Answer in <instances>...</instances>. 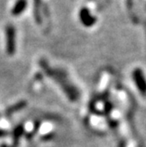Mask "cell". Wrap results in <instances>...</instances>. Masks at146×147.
<instances>
[{"instance_id": "6da1fadb", "label": "cell", "mask_w": 146, "mask_h": 147, "mask_svg": "<svg viewBox=\"0 0 146 147\" xmlns=\"http://www.w3.org/2000/svg\"><path fill=\"white\" fill-rule=\"evenodd\" d=\"M16 32L15 28H13V26H7L5 29V36H6V51L9 55H13L15 52L16 48V42H15V37H16Z\"/></svg>"}, {"instance_id": "7a4b0ae2", "label": "cell", "mask_w": 146, "mask_h": 147, "mask_svg": "<svg viewBox=\"0 0 146 147\" xmlns=\"http://www.w3.org/2000/svg\"><path fill=\"white\" fill-rule=\"evenodd\" d=\"M28 5V0H17L14 6L11 9V14L13 16H19L26 10Z\"/></svg>"}, {"instance_id": "3957f363", "label": "cell", "mask_w": 146, "mask_h": 147, "mask_svg": "<svg viewBox=\"0 0 146 147\" xmlns=\"http://www.w3.org/2000/svg\"><path fill=\"white\" fill-rule=\"evenodd\" d=\"M80 19L85 26H92L95 22V20L91 16L90 11L87 9H82L80 11Z\"/></svg>"}, {"instance_id": "277c9868", "label": "cell", "mask_w": 146, "mask_h": 147, "mask_svg": "<svg viewBox=\"0 0 146 147\" xmlns=\"http://www.w3.org/2000/svg\"><path fill=\"white\" fill-rule=\"evenodd\" d=\"M41 3V0H34V5H35V18L36 20L39 21V17H38V8H39V5Z\"/></svg>"}]
</instances>
